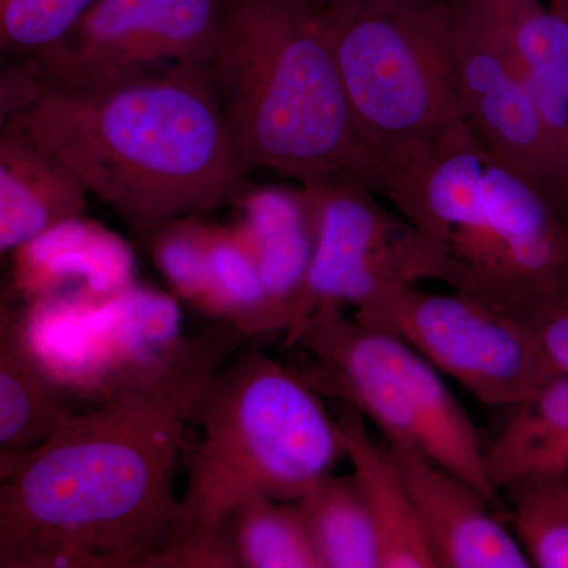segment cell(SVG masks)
I'll return each mask as SVG.
<instances>
[{"mask_svg":"<svg viewBox=\"0 0 568 568\" xmlns=\"http://www.w3.org/2000/svg\"><path fill=\"white\" fill-rule=\"evenodd\" d=\"M425 246V280L523 323L568 301L566 201L488 152L480 200Z\"/></svg>","mask_w":568,"mask_h":568,"instance_id":"7","label":"cell"},{"mask_svg":"<svg viewBox=\"0 0 568 568\" xmlns=\"http://www.w3.org/2000/svg\"><path fill=\"white\" fill-rule=\"evenodd\" d=\"M343 454L375 525L381 568H436L432 548L418 523L405 480L387 446H377L366 432L365 417L338 403L335 416Z\"/></svg>","mask_w":568,"mask_h":568,"instance_id":"15","label":"cell"},{"mask_svg":"<svg viewBox=\"0 0 568 568\" xmlns=\"http://www.w3.org/2000/svg\"><path fill=\"white\" fill-rule=\"evenodd\" d=\"M246 336L216 321L164 364L73 413L0 481V568H142L173 534L183 435Z\"/></svg>","mask_w":568,"mask_h":568,"instance_id":"1","label":"cell"},{"mask_svg":"<svg viewBox=\"0 0 568 568\" xmlns=\"http://www.w3.org/2000/svg\"><path fill=\"white\" fill-rule=\"evenodd\" d=\"M142 568H241L230 518L174 534Z\"/></svg>","mask_w":568,"mask_h":568,"instance_id":"28","label":"cell"},{"mask_svg":"<svg viewBox=\"0 0 568 568\" xmlns=\"http://www.w3.org/2000/svg\"><path fill=\"white\" fill-rule=\"evenodd\" d=\"M88 197L50 153L9 129L0 132V261L54 224L85 215Z\"/></svg>","mask_w":568,"mask_h":568,"instance_id":"16","label":"cell"},{"mask_svg":"<svg viewBox=\"0 0 568 568\" xmlns=\"http://www.w3.org/2000/svg\"><path fill=\"white\" fill-rule=\"evenodd\" d=\"M89 313L112 394L164 364L185 338L178 297L136 282L108 297L89 298Z\"/></svg>","mask_w":568,"mask_h":568,"instance_id":"17","label":"cell"},{"mask_svg":"<svg viewBox=\"0 0 568 568\" xmlns=\"http://www.w3.org/2000/svg\"><path fill=\"white\" fill-rule=\"evenodd\" d=\"M73 410L22 345L17 310L0 317V448L31 450Z\"/></svg>","mask_w":568,"mask_h":568,"instance_id":"21","label":"cell"},{"mask_svg":"<svg viewBox=\"0 0 568 568\" xmlns=\"http://www.w3.org/2000/svg\"><path fill=\"white\" fill-rule=\"evenodd\" d=\"M207 315L230 324L246 338L282 332L252 253L233 224H212Z\"/></svg>","mask_w":568,"mask_h":568,"instance_id":"23","label":"cell"},{"mask_svg":"<svg viewBox=\"0 0 568 568\" xmlns=\"http://www.w3.org/2000/svg\"><path fill=\"white\" fill-rule=\"evenodd\" d=\"M361 323L398 336L485 406H517L558 375L536 328L466 295L396 280L355 306Z\"/></svg>","mask_w":568,"mask_h":568,"instance_id":"8","label":"cell"},{"mask_svg":"<svg viewBox=\"0 0 568 568\" xmlns=\"http://www.w3.org/2000/svg\"><path fill=\"white\" fill-rule=\"evenodd\" d=\"M532 327L556 373L568 376V301L538 317Z\"/></svg>","mask_w":568,"mask_h":568,"instance_id":"30","label":"cell"},{"mask_svg":"<svg viewBox=\"0 0 568 568\" xmlns=\"http://www.w3.org/2000/svg\"><path fill=\"white\" fill-rule=\"evenodd\" d=\"M11 310L13 308H10L9 305L2 304V302H0V317L10 315Z\"/></svg>","mask_w":568,"mask_h":568,"instance_id":"35","label":"cell"},{"mask_svg":"<svg viewBox=\"0 0 568 568\" xmlns=\"http://www.w3.org/2000/svg\"><path fill=\"white\" fill-rule=\"evenodd\" d=\"M295 503L323 568H381L375 525L353 474H327Z\"/></svg>","mask_w":568,"mask_h":568,"instance_id":"22","label":"cell"},{"mask_svg":"<svg viewBox=\"0 0 568 568\" xmlns=\"http://www.w3.org/2000/svg\"><path fill=\"white\" fill-rule=\"evenodd\" d=\"M7 129L50 153L144 241L174 220L233 205L250 183L209 63L89 88L41 82Z\"/></svg>","mask_w":568,"mask_h":568,"instance_id":"2","label":"cell"},{"mask_svg":"<svg viewBox=\"0 0 568 568\" xmlns=\"http://www.w3.org/2000/svg\"><path fill=\"white\" fill-rule=\"evenodd\" d=\"M233 223L252 253L276 316L286 331L315 252V207L301 189L248 183L233 203Z\"/></svg>","mask_w":568,"mask_h":568,"instance_id":"14","label":"cell"},{"mask_svg":"<svg viewBox=\"0 0 568 568\" xmlns=\"http://www.w3.org/2000/svg\"><path fill=\"white\" fill-rule=\"evenodd\" d=\"M224 0H95L70 36L29 63L41 82L89 88L171 63H209Z\"/></svg>","mask_w":568,"mask_h":568,"instance_id":"11","label":"cell"},{"mask_svg":"<svg viewBox=\"0 0 568 568\" xmlns=\"http://www.w3.org/2000/svg\"><path fill=\"white\" fill-rule=\"evenodd\" d=\"M209 67L246 170L302 185L357 178L377 193L381 166L355 132L317 0H224Z\"/></svg>","mask_w":568,"mask_h":568,"instance_id":"3","label":"cell"},{"mask_svg":"<svg viewBox=\"0 0 568 568\" xmlns=\"http://www.w3.org/2000/svg\"><path fill=\"white\" fill-rule=\"evenodd\" d=\"M321 6L416 7L435 0H317Z\"/></svg>","mask_w":568,"mask_h":568,"instance_id":"31","label":"cell"},{"mask_svg":"<svg viewBox=\"0 0 568 568\" xmlns=\"http://www.w3.org/2000/svg\"><path fill=\"white\" fill-rule=\"evenodd\" d=\"M564 166H566V185H564V193H566V203L568 209V129L566 133V141H564Z\"/></svg>","mask_w":568,"mask_h":568,"instance_id":"34","label":"cell"},{"mask_svg":"<svg viewBox=\"0 0 568 568\" xmlns=\"http://www.w3.org/2000/svg\"><path fill=\"white\" fill-rule=\"evenodd\" d=\"M283 346L301 351L291 368L317 394L354 407L500 507L476 425L414 347L335 305L306 317Z\"/></svg>","mask_w":568,"mask_h":568,"instance_id":"6","label":"cell"},{"mask_svg":"<svg viewBox=\"0 0 568 568\" xmlns=\"http://www.w3.org/2000/svg\"><path fill=\"white\" fill-rule=\"evenodd\" d=\"M192 424L201 439L190 455L171 536L226 521L248 496L295 503L345 457L321 395L290 365L252 347L235 351L216 369Z\"/></svg>","mask_w":568,"mask_h":568,"instance_id":"4","label":"cell"},{"mask_svg":"<svg viewBox=\"0 0 568 568\" xmlns=\"http://www.w3.org/2000/svg\"><path fill=\"white\" fill-rule=\"evenodd\" d=\"M452 55L463 118L496 162L566 201L564 151L480 0H452ZM567 204V203H566Z\"/></svg>","mask_w":568,"mask_h":568,"instance_id":"10","label":"cell"},{"mask_svg":"<svg viewBox=\"0 0 568 568\" xmlns=\"http://www.w3.org/2000/svg\"><path fill=\"white\" fill-rule=\"evenodd\" d=\"M384 437L437 567H530L525 549L477 488L405 440Z\"/></svg>","mask_w":568,"mask_h":568,"instance_id":"12","label":"cell"},{"mask_svg":"<svg viewBox=\"0 0 568 568\" xmlns=\"http://www.w3.org/2000/svg\"><path fill=\"white\" fill-rule=\"evenodd\" d=\"M564 151L568 129V21L540 0H480Z\"/></svg>","mask_w":568,"mask_h":568,"instance_id":"19","label":"cell"},{"mask_svg":"<svg viewBox=\"0 0 568 568\" xmlns=\"http://www.w3.org/2000/svg\"><path fill=\"white\" fill-rule=\"evenodd\" d=\"M22 345L41 375L63 396L102 403L112 395L88 298H41L17 310Z\"/></svg>","mask_w":568,"mask_h":568,"instance_id":"18","label":"cell"},{"mask_svg":"<svg viewBox=\"0 0 568 568\" xmlns=\"http://www.w3.org/2000/svg\"><path fill=\"white\" fill-rule=\"evenodd\" d=\"M500 491L530 567L568 568V474L519 478Z\"/></svg>","mask_w":568,"mask_h":568,"instance_id":"25","label":"cell"},{"mask_svg":"<svg viewBox=\"0 0 568 568\" xmlns=\"http://www.w3.org/2000/svg\"><path fill=\"white\" fill-rule=\"evenodd\" d=\"M212 224L185 216L160 227L149 239L153 263L173 294L207 315L209 244Z\"/></svg>","mask_w":568,"mask_h":568,"instance_id":"26","label":"cell"},{"mask_svg":"<svg viewBox=\"0 0 568 568\" xmlns=\"http://www.w3.org/2000/svg\"><path fill=\"white\" fill-rule=\"evenodd\" d=\"M24 452L0 448V481L13 476L14 470L20 466L22 457H24Z\"/></svg>","mask_w":568,"mask_h":568,"instance_id":"32","label":"cell"},{"mask_svg":"<svg viewBox=\"0 0 568 568\" xmlns=\"http://www.w3.org/2000/svg\"><path fill=\"white\" fill-rule=\"evenodd\" d=\"M304 186L315 207V252L283 345L321 306L355 308L384 284L425 280L424 239L377 203L368 183L335 178Z\"/></svg>","mask_w":568,"mask_h":568,"instance_id":"9","label":"cell"},{"mask_svg":"<svg viewBox=\"0 0 568 568\" xmlns=\"http://www.w3.org/2000/svg\"><path fill=\"white\" fill-rule=\"evenodd\" d=\"M230 523L241 568H323L297 503L248 496Z\"/></svg>","mask_w":568,"mask_h":568,"instance_id":"24","label":"cell"},{"mask_svg":"<svg viewBox=\"0 0 568 568\" xmlns=\"http://www.w3.org/2000/svg\"><path fill=\"white\" fill-rule=\"evenodd\" d=\"M11 260V283L24 304L61 295L97 301L136 282L130 245L85 215L54 224Z\"/></svg>","mask_w":568,"mask_h":568,"instance_id":"13","label":"cell"},{"mask_svg":"<svg viewBox=\"0 0 568 568\" xmlns=\"http://www.w3.org/2000/svg\"><path fill=\"white\" fill-rule=\"evenodd\" d=\"M95 0H0V52L39 58L61 44Z\"/></svg>","mask_w":568,"mask_h":568,"instance_id":"27","label":"cell"},{"mask_svg":"<svg viewBox=\"0 0 568 568\" xmlns=\"http://www.w3.org/2000/svg\"><path fill=\"white\" fill-rule=\"evenodd\" d=\"M39 73L22 59L0 58V132L39 95Z\"/></svg>","mask_w":568,"mask_h":568,"instance_id":"29","label":"cell"},{"mask_svg":"<svg viewBox=\"0 0 568 568\" xmlns=\"http://www.w3.org/2000/svg\"><path fill=\"white\" fill-rule=\"evenodd\" d=\"M549 7L568 21V0H549Z\"/></svg>","mask_w":568,"mask_h":568,"instance_id":"33","label":"cell"},{"mask_svg":"<svg viewBox=\"0 0 568 568\" xmlns=\"http://www.w3.org/2000/svg\"><path fill=\"white\" fill-rule=\"evenodd\" d=\"M484 462L499 495L519 478L568 474V376L551 377L517 405Z\"/></svg>","mask_w":568,"mask_h":568,"instance_id":"20","label":"cell"},{"mask_svg":"<svg viewBox=\"0 0 568 568\" xmlns=\"http://www.w3.org/2000/svg\"><path fill=\"white\" fill-rule=\"evenodd\" d=\"M323 10L355 132L379 163L383 183L384 175L465 121L450 2Z\"/></svg>","mask_w":568,"mask_h":568,"instance_id":"5","label":"cell"}]
</instances>
